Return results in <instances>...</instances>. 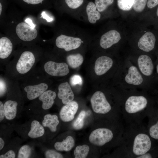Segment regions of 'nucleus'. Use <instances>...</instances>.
I'll return each mask as SVG.
<instances>
[{"label":"nucleus","instance_id":"1","mask_svg":"<svg viewBox=\"0 0 158 158\" xmlns=\"http://www.w3.org/2000/svg\"><path fill=\"white\" fill-rule=\"evenodd\" d=\"M120 146L126 158H138L155 146L147 127L142 123L126 124Z\"/></svg>","mask_w":158,"mask_h":158},{"label":"nucleus","instance_id":"2","mask_svg":"<svg viewBox=\"0 0 158 158\" xmlns=\"http://www.w3.org/2000/svg\"><path fill=\"white\" fill-rule=\"evenodd\" d=\"M152 108L142 95H132L126 98L121 107V114L126 124L142 123Z\"/></svg>","mask_w":158,"mask_h":158},{"label":"nucleus","instance_id":"3","mask_svg":"<svg viewBox=\"0 0 158 158\" xmlns=\"http://www.w3.org/2000/svg\"><path fill=\"white\" fill-rule=\"evenodd\" d=\"M90 102L92 109L96 113L104 115L112 113L116 118L120 119V117L113 112L112 107L103 92H95L92 96Z\"/></svg>","mask_w":158,"mask_h":158},{"label":"nucleus","instance_id":"4","mask_svg":"<svg viewBox=\"0 0 158 158\" xmlns=\"http://www.w3.org/2000/svg\"><path fill=\"white\" fill-rule=\"evenodd\" d=\"M82 40L79 38L61 35L56 38L55 43L59 48L66 51L76 49L80 46Z\"/></svg>","mask_w":158,"mask_h":158},{"label":"nucleus","instance_id":"5","mask_svg":"<svg viewBox=\"0 0 158 158\" xmlns=\"http://www.w3.org/2000/svg\"><path fill=\"white\" fill-rule=\"evenodd\" d=\"M35 58L33 54L28 51L23 52L20 55L16 65L17 71L25 74L29 71L33 66Z\"/></svg>","mask_w":158,"mask_h":158},{"label":"nucleus","instance_id":"6","mask_svg":"<svg viewBox=\"0 0 158 158\" xmlns=\"http://www.w3.org/2000/svg\"><path fill=\"white\" fill-rule=\"evenodd\" d=\"M44 68L48 74L55 76H64L69 72L68 65L64 62L49 61L45 64Z\"/></svg>","mask_w":158,"mask_h":158},{"label":"nucleus","instance_id":"7","mask_svg":"<svg viewBox=\"0 0 158 158\" xmlns=\"http://www.w3.org/2000/svg\"><path fill=\"white\" fill-rule=\"evenodd\" d=\"M16 32L19 38L25 41H30L35 38L37 32L35 28L24 22L18 24L16 28Z\"/></svg>","mask_w":158,"mask_h":158},{"label":"nucleus","instance_id":"8","mask_svg":"<svg viewBox=\"0 0 158 158\" xmlns=\"http://www.w3.org/2000/svg\"><path fill=\"white\" fill-rule=\"evenodd\" d=\"M147 117L148 119L147 127L148 133L154 140L158 141V109L152 108Z\"/></svg>","mask_w":158,"mask_h":158},{"label":"nucleus","instance_id":"9","mask_svg":"<svg viewBox=\"0 0 158 158\" xmlns=\"http://www.w3.org/2000/svg\"><path fill=\"white\" fill-rule=\"evenodd\" d=\"M121 38L120 33L115 30H111L101 36L100 45L102 48L106 49L118 43Z\"/></svg>","mask_w":158,"mask_h":158},{"label":"nucleus","instance_id":"10","mask_svg":"<svg viewBox=\"0 0 158 158\" xmlns=\"http://www.w3.org/2000/svg\"><path fill=\"white\" fill-rule=\"evenodd\" d=\"M78 106L77 103L72 101L65 104L61 109L59 116L63 121L67 122L73 120L77 112Z\"/></svg>","mask_w":158,"mask_h":158},{"label":"nucleus","instance_id":"11","mask_svg":"<svg viewBox=\"0 0 158 158\" xmlns=\"http://www.w3.org/2000/svg\"><path fill=\"white\" fill-rule=\"evenodd\" d=\"M155 42L156 38L154 34L148 31L140 39L138 42V46L143 51L149 52L154 48Z\"/></svg>","mask_w":158,"mask_h":158},{"label":"nucleus","instance_id":"12","mask_svg":"<svg viewBox=\"0 0 158 158\" xmlns=\"http://www.w3.org/2000/svg\"><path fill=\"white\" fill-rule=\"evenodd\" d=\"M113 61L110 57L102 56L96 60L95 65V71L98 75H102L106 73L112 66Z\"/></svg>","mask_w":158,"mask_h":158},{"label":"nucleus","instance_id":"13","mask_svg":"<svg viewBox=\"0 0 158 158\" xmlns=\"http://www.w3.org/2000/svg\"><path fill=\"white\" fill-rule=\"evenodd\" d=\"M58 96L62 100L64 104L72 101L74 94L68 83L67 82L60 84L59 86Z\"/></svg>","mask_w":158,"mask_h":158},{"label":"nucleus","instance_id":"14","mask_svg":"<svg viewBox=\"0 0 158 158\" xmlns=\"http://www.w3.org/2000/svg\"><path fill=\"white\" fill-rule=\"evenodd\" d=\"M48 86L45 83H42L33 85L25 87L24 90L27 93V97L29 100H33L40 96L48 89Z\"/></svg>","mask_w":158,"mask_h":158},{"label":"nucleus","instance_id":"15","mask_svg":"<svg viewBox=\"0 0 158 158\" xmlns=\"http://www.w3.org/2000/svg\"><path fill=\"white\" fill-rule=\"evenodd\" d=\"M138 62L139 69L143 75L149 76L152 74L154 66L150 57L146 55H141L138 57Z\"/></svg>","mask_w":158,"mask_h":158},{"label":"nucleus","instance_id":"16","mask_svg":"<svg viewBox=\"0 0 158 158\" xmlns=\"http://www.w3.org/2000/svg\"><path fill=\"white\" fill-rule=\"evenodd\" d=\"M126 82L128 83L134 85H139L142 83L143 78L135 66L130 67L128 73L125 77Z\"/></svg>","mask_w":158,"mask_h":158},{"label":"nucleus","instance_id":"17","mask_svg":"<svg viewBox=\"0 0 158 158\" xmlns=\"http://www.w3.org/2000/svg\"><path fill=\"white\" fill-rule=\"evenodd\" d=\"M56 96V92L51 90H46L43 93L39 98L42 102V108L47 110L51 108L54 103V100Z\"/></svg>","mask_w":158,"mask_h":158},{"label":"nucleus","instance_id":"18","mask_svg":"<svg viewBox=\"0 0 158 158\" xmlns=\"http://www.w3.org/2000/svg\"><path fill=\"white\" fill-rule=\"evenodd\" d=\"M13 49V44L10 40L5 37L0 39V58L5 59L7 58L11 53Z\"/></svg>","mask_w":158,"mask_h":158},{"label":"nucleus","instance_id":"19","mask_svg":"<svg viewBox=\"0 0 158 158\" xmlns=\"http://www.w3.org/2000/svg\"><path fill=\"white\" fill-rule=\"evenodd\" d=\"M95 4L92 2H90L86 8V12L89 21L92 24L95 23L101 17L99 12L97 10Z\"/></svg>","mask_w":158,"mask_h":158},{"label":"nucleus","instance_id":"20","mask_svg":"<svg viewBox=\"0 0 158 158\" xmlns=\"http://www.w3.org/2000/svg\"><path fill=\"white\" fill-rule=\"evenodd\" d=\"M17 102L14 101L9 100L4 103V106L6 118L9 120L14 119L17 114Z\"/></svg>","mask_w":158,"mask_h":158},{"label":"nucleus","instance_id":"21","mask_svg":"<svg viewBox=\"0 0 158 158\" xmlns=\"http://www.w3.org/2000/svg\"><path fill=\"white\" fill-rule=\"evenodd\" d=\"M74 144L73 138L71 136H68L62 141L56 142L54 146L58 151H68L73 147Z\"/></svg>","mask_w":158,"mask_h":158},{"label":"nucleus","instance_id":"22","mask_svg":"<svg viewBox=\"0 0 158 158\" xmlns=\"http://www.w3.org/2000/svg\"><path fill=\"white\" fill-rule=\"evenodd\" d=\"M59 123L58 116L56 115L51 114L46 115L44 117L42 122L44 126L49 128L52 132L56 131L57 126Z\"/></svg>","mask_w":158,"mask_h":158},{"label":"nucleus","instance_id":"23","mask_svg":"<svg viewBox=\"0 0 158 158\" xmlns=\"http://www.w3.org/2000/svg\"><path fill=\"white\" fill-rule=\"evenodd\" d=\"M44 130L43 126L37 120L31 123L30 130L28 133V136L31 138H36L43 135Z\"/></svg>","mask_w":158,"mask_h":158},{"label":"nucleus","instance_id":"24","mask_svg":"<svg viewBox=\"0 0 158 158\" xmlns=\"http://www.w3.org/2000/svg\"><path fill=\"white\" fill-rule=\"evenodd\" d=\"M66 61L71 68H75L82 64L83 58L82 55L79 53L72 54L67 56Z\"/></svg>","mask_w":158,"mask_h":158},{"label":"nucleus","instance_id":"25","mask_svg":"<svg viewBox=\"0 0 158 158\" xmlns=\"http://www.w3.org/2000/svg\"><path fill=\"white\" fill-rule=\"evenodd\" d=\"M89 150L90 148L87 145H84L77 146L74 152L75 158H86L88 154Z\"/></svg>","mask_w":158,"mask_h":158},{"label":"nucleus","instance_id":"26","mask_svg":"<svg viewBox=\"0 0 158 158\" xmlns=\"http://www.w3.org/2000/svg\"><path fill=\"white\" fill-rule=\"evenodd\" d=\"M135 0H117L118 8L124 11H129L133 7Z\"/></svg>","mask_w":158,"mask_h":158},{"label":"nucleus","instance_id":"27","mask_svg":"<svg viewBox=\"0 0 158 158\" xmlns=\"http://www.w3.org/2000/svg\"><path fill=\"white\" fill-rule=\"evenodd\" d=\"M114 1V0H95V3L97 10L102 12L106 10Z\"/></svg>","mask_w":158,"mask_h":158},{"label":"nucleus","instance_id":"28","mask_svg":"<svg viewBox=\"0 0 158 158\" xmlns=\"http://www.w3.org/2000/svg\"><path fill=\"white\" fill-rule=\"evenodd\" d=\"M86 116V112L85 111H82L79 113L76 120L73 124V127L76 130L82 128L84 125V119Z\"/></svg>","mask_w":158,"mask_h":158},{"label":"nucleus","instance_id":"29","mask_svg":"<svg viewBox=\"0 0 158 158\" xmlns=\"http://www.w3.org/2000/svg\"><path fill=\"white\" fill-rule=\"evenodd\" d=\"M148 0H135L133 6L134 10L137 12H142L147 5Z\"/></svg>","mask_w":158,"mask_h":158},{"label":"nucleus","instance_id":"30","mask_svg":"<svg viewBox=\"0 0 158 158\" xmlns=\"http://www.w3.org/2000/svg\"><path fill=\"white\" fill-rule=\"evenodd\" d=\"M31 148L28 145H24L20 148L19 151L18 158H29L31 155Z\"/></svg>","mask_w":158,"mask_h":158},{"label":"nucleus","instance_id":"31","mask_svg":"<svg viewBox=\"0 0 158 158\" xmlns=\"http://www.w3.org/2000/svg\"><path fill=\"white\" fill-rule=\"evenodd\" d=\"M158 157V145L155 146L147 152L138 158H153Z\"/></svg>","mask_w":158,"mask_h":158},{"label":"nucleus","instance_id":"32","mask_svg":"<svg viewBox=\"0 0 158 158\" xmlns=\"http://www.w3.org/2000/svg\"><path fill=\"white\" fill-rule=\"evenodd\" d=\"M84 0H65L67 6L70 8L75 9L82 5Z\"/></svg>","mask_w":158,"mask_h":158},{"label":"nucleus","instance_id":"33","mask_svg":"<svg viewBox=\"0 0 158 158\" xmlns=\"http://www.w3.org/2000/svg\"><path fill=\"white\" fill-rule=\"evenodd\" d=\"M45 156L47 158H62L63 157L60 153L53 150H49L45 152Z\"/></svg>","mask_w":158,"mask_h":158},{"label":"nucleus","instance_id":"34","mask_svg":"<svg viewBox=\"0 0 158 158\" xmlns=\"http://www.w3.org/2000/svg\"><path fill=\"white\" fill-rule=\"evenodd\" d=\"M70 83L71 85L75 86L77 84L81 85L82 83L81 77L78 75H75L70 78Z\"/></svg>","mask_w":158,"mask_h":158},{"label":"nucleus","instance_id":"35","mask_svg":"<svg viewBox=\"0 0 158 158\" xmlns=\"http://www.w3.org/2000/svg\"><path fill=\"white\" fill-rule=\"evenodd\" d=\"M15 157V152L12 150H9L4 154L0 156V158H14Z\"/></svg>","mask_w":158,"mask_h":158},{"label":"nucleus","instance_id":"36","mask_svg":"<svg viewBox=\"0 0 158 158\" xmlns=\"http://www.w3.org/2000/svg\"><path fill=\"white\" fill-rule=\"evenodd\" d=\"M158 5V0H148L147 6L150 9L153 8Z\"/></svg>","mask_w":158,"mask_h":158},{"label":"nucleus","instance_id":"37","mask_svg":"<svg viewBox=\"0 0 158 158\" xmlns=\"http://www.w3.org/2000/svg\"><path fill=\"white\" fill-rule=\"evenodd\" d=\"M24 2L28 4L36 5L42 4L45 0H22Z\"/></svg>","mask_w":158,"mask_h":158},{"label":"nucleus","instance_id":"38","mask_svg":"<svg viewBox=\"0 0 158 158\" xmlns=\"http://www.w3.org/2000/svg\"><path fill=\"white\" fill-rule=\"evenodd\" d=\"M2 102L0 101V121L3 120L5 117V112Z\"/></svg>","mask_w":158,"mask_h":158},{"label":"nucleus","instance_id":"39","mask_svg":"<svg viewBox=\"0 0 158 158\" xmlns=\"http://www.w3.org/2000/svg\"><path fill=\"white\" fill-rule=\"evenodd\" d=\"M41 15V18L46 19L47 22H51L53 20L52 18L50 17L47 15L45 11H43Z\"/></svg>","mask_w":158,"mask_h":158},{"label":"nucleus","instance_id":"40","mask_svg":"<svg viewBox=\"0 0 158 158\" xmlns=\"http://www.w3.org/2000/svg\"><path fill=\"white\" fill-rule=\"evenodd\" d=\"M6 90V84L3 80L0 79V94H2Z\"/></svg>","mask_w":158,"mask_h":158},{"label":"nucleus","instance_id":"41","mask_svg":"<svg viewBox=\"0 0 158 158\" xmlns=\"http://www.w3.org/2000/svg\"><path fill=\"white\" fill-rule=\"evenodd\" d=\"M25 22L31 27L35 28L36 25L34 24L32 22V20L29 18H26L25 20Z\"/></svg>","mask_w":158,"mask_h":158},{"label":"nucleus","instance_id":"42","mask_svg":"<svg viewBox=\"0 0 158 158\" xmlns=\"http://www.w3.org/2000/svg\"><path fill=\"white\" fill-rule=\"evenodd\" d=\"M4 145V142L3 139L0 138V150H1L3 148Z\"/></svg>","mask_w":158,"mask_h":158},{"label":"nucleus","instance_id":"43","mask_svg":"<svg viewBox=\"0 0 158 158\" xmlns=\"http://www.w3.org/2000/svg\"><path fill=\"white\" fill-rule=\"evenodd\" d=\"M2 10V5L1 3L0 2V15H1Z\"/></svg>","mask_w":158,"mask_h":158},{"label":"nucleus","instance_id":"44","mask_svg":"<svg viewBox=\"0 0 158 158\" xmlns=\"http://www.w3.org/2000/svg\"><path fill=\"white\" fill-rule=\"evenodd\" d=\"M156 14L157 16L158 17V7H157V10Z\"/></svg>","mask_w":158,"mask_h":158},{"label":"nucleus","instance_id":"45","mask_svg":"<svg viewBox=\"0 0 158 158\" xmlns=\"http://www.w3.org/2000/svg\"><path fill=\"white\" fill-rule=\"evenodd\" d=\"M156 68H157V73H158V64Z\"/></svg>","mask_w":158,"mask_h":158},{"label":"nucleus","instance_id":"46","mask_svg":"<svg viewBox=\"0 0 158 158\" xmlns=\"http://www.w3.org/2000/svg\"><path fill=\"white\" fill-rule=\"evenodd\" d=\"M43 41L44 42L45 41H46L45 40H43Z\"/></svg>","mask_w":158,"mask_h":158}]
</instances>
